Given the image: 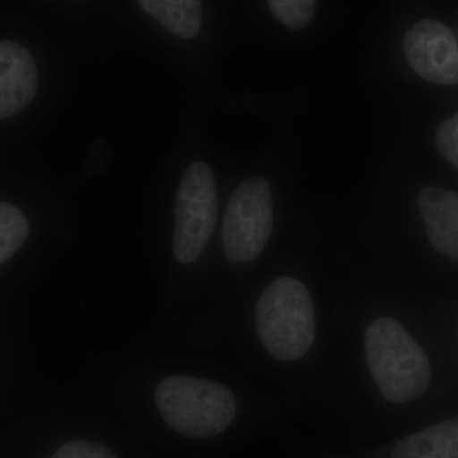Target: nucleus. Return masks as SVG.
I'll return each instance as SVG.
<instances>
[{"label": "nucleus", "instance_id": "nucleus-14", "mask_svg": "<svg viewBox=\"0 0 458 458\" xmlns=\"http://www.w3.org/2000/svg\"><path fill=\"white\" fill-rule=\"evenodd\" d=\"M51 458H116L105 445L89 441L65 443Z\"/></svg>", "mask_w": 458, "mask_h": 458}, {"label": "nucleus", "instance_id": "nucleus-13", "mask_svg": "<svg viewBox=\"0 0 458 458\" xmlns=\"http://www.w3.org/2000/svg\"><path fill=\"white\" fill-rule=\"evenodd\" d=\"M436 144L439 153L458 168V113L439 125Z\"/></svg>", "mask_w": 458, "mask_h": 458}, {"label": "nucleus", "instance_id": "nucleus-9", "mask_svg": "<svg viewBox=\"0 0 458 458\" xmlns=\"http://www.w3.org/2000/svg\"><path fill=\"white\" fill-rule=\"evenodd\" d=\"M391 458H458V418L403 439Z\"/></svg>", "mask_w": 458, "mask_h": 458}, {"label": "nucleus", "instance_id": "nucleus-4", "mask_svg": "<svg viewBox=\"0 0 458 458\" xmlns=\"http://www.w3.org/2000/svg\"><path fill=\"white\" fill-rule=\"evenodd\" d=\"M218 212L216 179L204 162L190 165L177 190L174 254L181 264L201 255L216 227Z\"/></svg>", "mask_w": 458, "mask_h": 458}, {"label": "nucleus", "instance_id": "nucleus-5", "mask_svg": "<svg viewBox=\"0 0 458 458\" xmlns=\"http://www.w3.org/2000/svg\"><path fill=\"white\" fill-rule=\"evenodd\" d=\"M274 225L269 182L261 177L241 183L229 199L223 222L225 258L233 264L255 260L264 251Z\"/></svg>", "mask_w": 458, "mask_h": 458}, {"label": "nucleus", "instance_id": "nucleus-3", "mask_svg": "<svg viewBox=\"0 0 458 458\" xmlns=\"http://www.w3.org/2000/svg\"><path fill=\"white\" fill-rule=\"evenodd\" d=\"M256 330L262 345L279 360L306 355L316 336L311 295L300 280L283 276L262 293L255 310Z\"/></svg>", "mask_w": 458, "mask_h": 458}, {"label": "nucleus", "instance_id": "nucleus-8", "mask_svg": "<svg viewBox=\"0 0 458 458\" xmlns=\"http://www.w3.org/2000/svg\"><path fill=\"white\" fill-rule=\"evenodd\" d=\"M418 204L434 249L458 260V192L427 186L419 192Z\"/></svg>", "mask_w": 458, "mask_h": 458}, {"label": "nucleus", "instance_id": "nucleus-11", "mask_svg": "<svg viewBox=\"0 0 458 458\" xmlns=\"http://www.w3.org/2000/svg\"><path fill=\"white\" fill-rule=\"evenodd\" d=\"M30 234L25 214L14 205L0 201V264L16 254Z\"/></svg>", "mask_w": 458, "mask_h": 458}, {"label": "nucleus", "instance_id": "nucleus-2", "mask_svg": "<svg viewBox=\"0 0 458 458\" xmlns=\"http://www.w3.org/2000/svg\"><path fill=\"white\" fill-rule=\"evenodd\" d=\"M157 409L168 427L190 438L225 432L236 417V400L228 387L197 377L171 376L155 393Z\"/></svg>", "mask_w": 458, "mask_h": 458}, {"label": "nucleus", "instance_id": "nucleus-12", "mask_svg": "<svg viewBox=\"0 0 458 458\" xmlns=\"http://www.w3.org/2000/svg\"><path fill=\"white\" fill-rule=\"evenodd\" d=\"M273 16L291 30H301L311 22L316 0H267Z\"/></svg>", "mask_w": 458, "mask_h": 458}, {"label": "nucleus", "instance_id": "nucleus-6", "mask_svg": "<svg viewBox=\"0 0 458 458\" xmlns=\"http://www.w3.org/2000/svg\"><path fill=\"white\" fill-rule=\"evenodd\" d=\"M412 71L423 80L445 86L458 84V44L450 27L438 21L415 23L403 40Z\"/></svg>", "mask_w": 458, "mask_h": 458}, {"label": "nucleus", "instance_id": "nucleus-7", "mask_svg": "<svg viewBox=\"0 0 458 458\" xmlns=\"http://www.w3.org/2000/svg\"><path fill=\"white\" fill-rule=\"evenodd\" d=\"M38 89V68L31 54L17 42L0 41V120L25 110Z\"/></svg>", "mask_w": 458, "mask_h": 458}, {"label": "nucleus", "instance_id": "nucleus-10", "mask_svg": "<svg viewBox=\"0 0 458 458\" xmlns=\"http://www.w3.org/2000/svg\"><path fill=\"white\" fill-rule=\"evenodd\" d=\"M141 8L167 31L183 40L200 32L203 22L201 0H138Z\"/></svg>", "mask_w": 458, "mask_h": 458}, {"label": "nucleus", "instance_id": "nucleus-1", "mask_svg": "<svg viewBox=\"0 0 458 458\" xmlns=\"http://www.w3.org/2000/svg\"><path fill=\"white\" fill-rule=\"evenodd\" d=\"M367 364L386 400L409 403L426 393L430 363L405 327L396 319H376L366 331Z\"/></svg>", "mask_w": 458, "mask_h": 458}]
</instances>
